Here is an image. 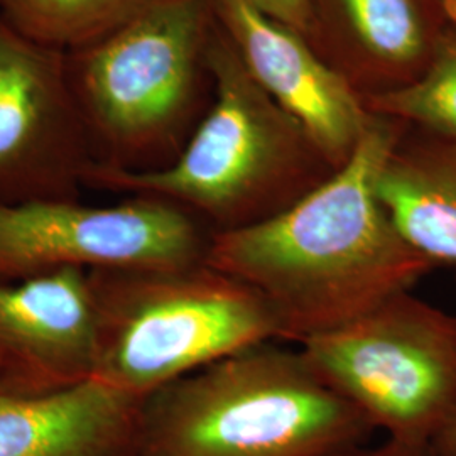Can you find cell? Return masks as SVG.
<instances>
[{
	"instance_id": "cell-1",
	"label": "cell",
	"mask_w": 456,
	"mask_h": 456,
	"mask_svg": "<svg viewBox=\"0 0 456 456\" xmlns=\"http://www.w3.org/2000/svg\"><path fill=\"white\" fill-rule=\"evenodd\" d=\"M408 127L372 114L352 158L289 208L212 232L205 264L261 297L281 340L299 345L345 325L436 267L403 239L375 191Z\"/></svg>"
},
{
	"instance_id": "cell-2",
	"label": "cell",
	"mask_w": 456,
	"mask_h": 456,
	"mask_svg": "<svg viewBox=\"0 0 456 456\" xmlns=\"http://www.w3.org/2000/svg\"><path fill=\"white\" fill-rule=\"evenodd\" d=\"M207 65L212 107L171 163L147 171L94 164L85 184L163 198L201 216L215 233L276 216L335 171L303 127L250 77L218 22Z\"/></svg>"
},
{
	"instance_id": "cell-3",
	"label": "cell",
	"mask_w": 456,
	"mask_h": 456,
	"mask_svg": "<svg viewBox=\"0 0 456 456\" xmlns=\"http://www.w3.org/2000/svg\"><path fill=\"white\" fill-rule=\"evenodd\" d=\"M372 433L299 346L269 342L152 392L132 456H328Z\"/></svg>"
},
{
	"instance_id": "cell-4",
	"label": "cell",
	"mask_w": 456,
	"mask_h": 456,
	"mask_svg": "<svg viewBox=\"0 0 456 456\" xmlns=\"http://www.w3.org/2000/svg\"><path fill=\"white\" fill-rule=\"evenodd\" d=\"M215 22L213 0H146L110 33L66 53L95 164L147 171L180 154Z\"/></svg>"
},
{
	"instance_id": "cell-5",
	"label": "cell",
	"mask_w": 456,
	"mask_h": 456,
	"mask_svg": "<svg viewBox=\"0 0 456 456\" xmlns=\"http://www.w3.org/2000/svg\"><path fill=\"white\" fill-rule=\"evenodd\" d=\"M94 379L146 399L240 350L276 342V322L250 288L207 264L180 271H95Z\"/></svg>"
},
{
	"instance_id": "cell-6",
	"label": "cell",
	"mask_w": 456,
	"mask_h": 456,
	"mask_svg": "<svg viewBox=\"0 0 456 456\" xmlns=\"http://www.w3.org/2000/svg\"><path fill=\"white\" fill-rule=\"evenodd\" d=\"M299 350L386 438L433 446L455 418L456 318L411 291Z\"/></svg>"
},
{
	"instance_id": "cell-7",
	"label": "cell",
	"mask_w": 456,
	"mask_h": 456,
	"mask_svg": "<svg viewBox=\"0 0 456 456\" xmlns=\"http://www.w3.org/2000/svg\"><path fill=\"white\" fill-rule=\"evenodd\" d=\"M210 237L193 213L156 196L110 207L78 198L0 203V279L190 269L205 264Z\"/></svg>"
},
{
	"instance_id": "cell-8",
	"label": "cell",
	"mask_w": 456,
	"mask_h": 456,
	"mask_svg": "<svg viewBox=\"0 0 456 456\" xmlns=\"http://www.w3.org/2000/svg\"><path fill=\"white\" fill-rule=\"evenodd\" d=\"M94 164L65 51L0 19V203L78 198Z\"/></svg>"
},
{
	"instance_id": "cell-9",
	"label": "cell",
	"mask_w": 456,
	"mask_h": 456,
	"mask_svg": "<svg viewBox=\"0 0 456 456\" xmlns=\"http://www.w3.org/2000/svg\"><path fill=\"white\" fill-rule=\"evenodd\" d=\"M213 11L250 77L342 167L372 118L362 94L306 37L247 0H213Z\"/></svg>"
},
{
	"instance_id": "cell-10",
	"label": "cell",
	"mask_w": 456,
	"mask_h": 456,
	"mask_svg": "<svg viewBox=\"0 0 456 456\" xmlns=\"http://www.w3.org/2000/svg\"><path fill=\"white\" fill-rule=\"evenodd\" d=\"M97 297L90 271L0 279V384L61 391L92 380Z\"/></svg>"
},
{
	"instance_id": "cell-11",
	"label": "cell",
	"mask_w": 456,
	"mask_h": 456,
	"mask_svg": "<svg viewBox=\"0 0 456 456\" xmlns=\"http://www.w3.org/2000/svg\"><path fill=\"white\" fill-rule=\"evenodd\" d=\"M311 45L365 95L421 77L446 29L435 0H310ZM363 97V95H362Z\"/></svg>"
},
{
	"instance_id": "cell-12",
	"label": "cell",
	"mask_w": 456,
	"mask_h": 456,
	"mask_svg": "<svg viewBox=\"0 0 456 456\" xmlns=\"http://www.w3.org/2000/svg\"><path fill=\"white\" fill-rule=\"evenodd\" d=\"M142 403L95 379L51 392L0 384V456H132Z\"/></svg>"
},
{
	"instance_id": "cell-13",
	"label": "cell",
	"mask_w": 456,
	"mask_h": 456,
	"mask_svg": "<svg viewBox=\"0 0 456 456\" xmlns=\"http://www.w3.org/2000/svg\"><path fill=\"white\" fill-rule=\"evenodd\" d=\"M377 196L414 250L456 265V142L408 127L382 166Z\"/></svg>"
},
{
	"instance_id": "cell-14",
	"label": "cell",
	"mask_w": 456,
	"mask_h": 456,
	"mask_svg": "<svg viewBox=\"0 0 456 456\" xmlns=\"http://www.w3.org/2000/svg\"><path fill=\"white\" fill-rule=\"evenodd\" d=\"M146 0H0V19L60 51L83 48L120 26Z\"/></svg>"
},
{
	"instance_id": "cell-15",
	"label": "cell",
	"mask_w": 456,
	"mask_h": 456,
	"mask_svg": "<svg viewBox=\"0 0 456 456\" xmlns=\"http://www.w3.org/2000/svg\"><path fill=\"white\" fill-rule=\"evenodd\" d=\"M370 114L389 117L409 127L456 142V36H441L419 78L401 88L363 95Z\"/></svg>"
},
{
	"instance_id": "cell-16",
	"label": "cell",
	"mask_w": 456,
	"mask_h": 456,
	"mask_svg": "<svg viewBox=\"0 0 456 456\" xmlns=\"http://www.w3.org/2000/svg\"><path fill=\"white\" fill-rule=\"evenodd\" d=\"M264 14L276 19L284 26L291 28L311 43L314 33V22L311 12L310 0H247Z\"/></svg>"
},
{
	"instance_id": "cell-17",
	"label": "cell",
	"mask_w": 456,
	"mask_h": 456,
	"mask_svg": "<svg viewBox=\"0 0 456 456\" xmlns=\"http://www.w3.org/2000/svg\"><path fill=\"white\" fill-rule=\"evenodd\" d=\"M328 456H435L431 446L418 444L409 441L392 440L386 438L377 444H359L354 448H346Z\"/></svg>"
},
{
	"instance_id": "cell-18",
	"label": "cell",
	"mask_w": 456,
	"mask_h": 456,
	"mask_svg": "<svg viewBox=\"0 0 456 456\" xmlns=\"http://www.w3.org/2000/svg\"><path fill=\"white\" fill-rule=\"evenodd\" d=\"M431 452L435 456H456V412L450 426L443 431L440 438L433 443Z\"/></svg>"
},
{
	"instance_id": "cell-19",
	"label": "cell",
	"mask_w": 456,
	"mask_h": 456,
	"mask_svg": "<svg viewBox=\"0 0 456 456\" xmlns=\"http://www.w3.org/2000/svg\"><path fill=\"white\" fill-rule=\"evenodd\" d=\"M446 28L456 36V0H435Z\"/></svg>"
}]
</instances>
